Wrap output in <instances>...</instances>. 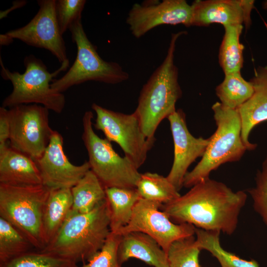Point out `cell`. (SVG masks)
<instances>
[{
  "label": "cell",
  "instance_id": "21",
  "mask_svg": "<svg viewBox=\"0 0 267 267\" xmlns=\"http://www.w3.org/2000/svg\"><path fill=\"white\" fill-rule=\"evenodd\" d=\"M110 210L111 232L116 233L130 222L135 204L140 198L136 188H105Z\"/></svg>",
  "mask_w": 267,
  "mask_h": 267
},
{
  "label": "cell",
  "instance_id": "13",
  "mask_svg": "<svg viewBox=\"0 0 267 267\" xmlns=\"http://www.w3.org/2000/svg\"><path fill=\"white\" fill-rule=\"evenodd\" d=\"M191 5L185 0H147L134 3L126 18L131 34L140 38L153 29L163 25L191 26Z\"/></svg>",
  "mask_w": 267,
  "mask_h": 267
},
{
  "label": "cell",
  "instance_id": "1",
  "mask_svg": "<svg viewBox=\"0 0 267 267\" xmlns=\"http://www.w3.org/2000/svg\"><path fill=\"white\" fill-rule=\"evenodd\" d=\"M247 197L244 191L234 192L224 183L208 178L161 209L177 223L231 235Z\"/></svg>",
  "mask_w": 267,
  "mask_h": 267
},
{
  "label": "cell",
  "instance_id": "5",
  "mask_svg": "<svg viewBox=\"0 0 267 267\" xmlns=\"http://www.w3.org/2000/svg\"><path fill=\"white\" fill-rule=\"evenodd\" d=\"M212 109L217 129L202 159L184 177L183 186L191 188L209 178L211 172L222 164L240 160L247 150L241 138V122L237 109H232L220 102Z\"/></svg>",
  "mask_w": 267,
  "mask_h": 267
},
{
  "label": "cell",
  "instance_id": "30",
  "mask_svg": "<svg viewBox=\"0 0 267 267\" xmlns=\"http://www.w3.org/2000/svg\"><path fill=\"white\" fill-rule=\"evenodd\" d=\"M121 237V235L111 232L101 249L87 263L77 267H122L117 256Z\"/></svg>",
  "mask_w": 267,
  "mask_h": 267
},
{
  "label": "cell",
  "instance_id": "17",
  "mask_svg": "<svg viewBox=\"0 0 267 267\" xmlns=\"http://www.w3.org/2000/svg\"><path fill=\"white\" fill-rule=\"evenodd\" d=\"M254 88L252 96L237 110L241 122V138L247 150L255 149L257 144L249 141L252 130L267 121V65L259 66L250 80Z\"/></svg>",
  "mask_w": 267,
  "mask_h": 267
},
{
  "label": "cell",
  "instance_id": "14",
  "mask_svg": "<svg viewBox=\"0 0 267 267\" xmlns=\"http://www.w3.org/2000/svg\"><path fill=\"white\" fill-rule=\"evenodd\" d=\"M35 161L43 185L50 189L71 188L90 170L88 161L80 165L70 162L64 151L63 137L54 130L44 153Z\"/></svg>",
  "mask_w": 267,
  "mask_h": 267
},
{
  "label": "cell",
  "instance_id": "19",
  "mask_svg": "<svg viewBox=\"0 0 267 267\" xmlns=\"http://www.w3.org/2000/svg\"><path fill=\"white\" fill-rule=\"evenodd\" d=\"M121 235L117 256L121 265L135 258L153 267H169L167 254L151 236L137 231Z\"/></svg>",
  "mask_w": 267,
  "mask_h": 267
},
{
  "label": "cell",
  "instance_id": "12",
  "mask_svg": "<svg viewBox=\"0 0 267 267\" xmlns=\"http://www.w3.org/2000/svg\"><path fill=\"white\" fill-rule=\"evenodd\" d=\"M55 0H39V9L33 19L22 27L6 34L28 45L45 49L61 64L68 60L66 48L56 16Z\"/></svg>",
  "mask_w": 267,
  "mask_h": 267
},
{
  "label": "cell",
  "instance_id": "33",
  "mask_svg": "<svg viewBox=\"0 0 267 267\" xmlns=\"http://www.w3.org/2000/svg\"><path fill=\"white\" fill-rule=\"evenodd\" d=\"M10 133L8 110L3 107H0V152L7 148Z\"/></svg>",
  "mask_w": 267,
  "mask_h": 267
},
{
  "label": "cell",
  "instance_id": "31",
  "mask_svg": "<svg viewBox=\"0 0 267 267\" xmlns=\"http://www.w3.org/2000/svg\"><path fill=\"white\" fill-rule=\"evenodd\" d=\"M85 0H58L56 1V16L63 35L76 21L82 19Z\"/></svg>",
  "mask_w": 267,
  "mask_h": 267
},
{
  "label": "cell",
  "instance_id": "11",
  "mask_svg": "<svg viewBox=\"0 0 267 267\" xmlns=\"http://www.w3.org/2000/svg\"><path fill=\"white\" fill-rule=\"evenodd\" d=\"M162 204L140 198L134 209L129 223L116 234L144 233L154 239L167 253L175 241L194 235L195 227L189 223H174L162 210Z\"/></svg>",
  "mask_w": 267,
  "mask_h": 267
},
{
  "label": "cell",
  "instance_id": "24",
  "mask_svg": "<svg viewBox=\"0 0 267 267\" xmlns=\"http://www.w3.org/2000/svg\"><path fill=\"white\" fill-rule=\"evenodd\" d=\"M196 242L201 250L209 252L220 263L222 267H260L254 260H243L225 250L220 242L219 231H207L195 227Z\"/></svg>",
  "mask_w": 267,
  "mask_h": 267
},
{
  "label": "cell",
  "instance_id": "10",
  "mask_svg": "<svg viewBox=\"0 0 267 267\" xmlns=\"http://www.w3.org/2000/svg\"><path fill=\"white\" fill-rule=\"evenodd\" d=\"M91 108L96 114L94 128L102 131L108 141L117 143L125 156L140 168L154 141L145 136L134 112L130 114L115 112L95 103Z\"/></svg>",
  "mask_w": 267,
  "mask_h": 267
},
{
  "label": "cell",
  "instance_id": "32",
  "mask_svg": "<svg viewBox=\"0 0 267 267\" xmlns=\"http://www.w3.org/2000/svg\"><path fill=\"white\" fill-rule=\"evenodd\" d=\"M255 186L248 190L253 202L255 211L261 216L267 227V156L262 169L255 177Z\"/></svg>",
  "mask_w": 267,
  "mask_h": 267
},
{
  "label": "cell",
  "instance_id": "16",
  "mask_svg": "<svg viewBox=\"0 0 267 267\" xmlns=\"http://www.w3.org/2000/svg\"><path fill=\"white\" fill-rule=\"evenodd\" d=\"M254 3L252 0H194L191 5V26L219 23L224 27L245 23L249 27Z\"/></svg>",
  "mask_w": 267,
  "mask_h": 267
},
{
  "label": "cell",
  "instance_id": "25",
  "mask_svg": "<svg viewBox=\"0 0 267 267\" xmlns=\"http://www.w3.org/2000/svg\"><path fill=\"white\" fill-rule=\"evenodd\" d=\"M136 189L140 198L162 205L180 196L167 177L154 173L141 174Z\"/></svg>",
  "mask_w": 267,
  "mask_h": 267
},
{
  "label": "cell",
  "instance_id": "35",
  "mask_svg": "<svg viewBox=\"0 0 267 267\" xmlns=\"http://www.w3.org/2000/svg\"><path fill=\"white\" fill-rule=\"evenodd\" d=\"M0 43L2 45H7L10 44L13 39L6 33L4 34H0Z\"/></svg>",
  "mask_w": 267,
  "mask_h": 267
},
{
  "label": "cell",
  "instance_id": "7",
  "mask_svg": "<svg viewBox=\"0 0 267 267\" xmlns=\"http://www.w3.org/2000/svg\"><path fill=\"white\" fill-rule=\"evenodd\" d=\"M73 42L77 46L75 60L61 78L53 80L51 88L62 93L71 87L88 81L117 84L129 79V74L117 62L104 60L96 46L88 39L82 19L70 28Z\"/></svg>",
  "mask_w": 267,
  "mask_h": 267
},
{
  "label": "cell",
  "instance_id": "9",
  "mask_svg": "<svg viewBox=\"0 0 267 267\" xmlns=\"http://www.w3.org/2000/svg\"><path fill=\"white\" fill-rule=\"evenodd\" d=\"M10 147L35 160L47 146L54 131L50 127L49 110L37 104H23L8 109Z\"/></svg>",
  "mask_w": 267,
  "mask_h": 267
},
{
  "label": "cell",
  "instance_id": "20",
  "mask_svg": "<svg viewBox=\"0 0 267 267\" xmlns=\"http://www.w3.org/2000/svg\"><path fill=\"white\" fill-rule=\"evenodd\" d=\"M72 205L71 188L50 189L44 206L43 219L45 246L54 238L64 223Z\"/></svg>",
  "mask_w": 267,
  "mask_h": 267
},
{
  "label": "cell",
  "instance_id": "4",
  "mask_svg": "<svg viewBox=\"0 0 267 267\" xmlns=\"http://www.w3.org/2000/svg\"><path fill=\"white\" fill-rule=\"evenodd\" d=\"M0 74L5 80L11 82L12 91L3 100L2 107L12 108L23 104H37L56 113H61L65 106V95L51 88L53 79L69 66V60L61 64L54 72L48 71L43 61L33 55L24 60V73L11 72L6 68L0 58Z\"/></svg>",
  "mask_w": 267,
  "mask_h": 267
},
{
  "label": "cell",
  "instance_id": "22",
  "mask_svg": "<svg viewBox=\"0 0 267 267\" xmlns=\"http://www.w3.org/2000/svg\"><path fill=\"white\" fill-rule=\"evenodd\" d=\"M71 189L75 213H88L106 198L105 187L90 170Z\"/></svg>",
  "mask_w": 267,
  "mask_h": 267
},
{
  "label": "cell",
  "instance_id": "36",
  "mask_svg": "<svg viewBox=\"0 0 267 267\" xmlns=\"http://www.w3.org/2000/svg\"><path fill=\"white\" fill-rule=\"evenodd\" d=\"M262 7L263 9L267 10V0H265L262 2Z\"/></svg>",
  "mask_w": 267,
  "mask_h": 267
},
{
  "label": "cell",
  "instance_id": "3",
  "mask_svg": "<svg viewBox=\"0 0 267 267\" xmlns=\"http://www.w3.org/2000/svg\"><path fill=\"white\" fill-rule=\"evenodd\" d=\"M186 32L171 34L166 55L143 86L134 111L146 138L155 140L154 134L160 123L176 111V104L181 97L178 70L175 64L177 42Z\"/></svg>",
  "mask_w": 267,
  "mask_h": 267
},
{
  "label": "cell",
  "instance_id": "27",
  "mask_svg": "<svg viewBox=\"0 0 267 267\" xmlns=\"http://www.w3.org/2000/svg\"><path fill=\"white\" fill-rule=\"evenodd\" d=\"M33 248L24 234L11 223L0 217V264L32 251Z\"/></svg>",
  "mask_w": 267,
  "mask_h": 267
},
{
  "label": "cell",
  "instance_id": "6",
  "mask_svg": "<svg viewBox=\"0 0 267 267\" xmlns=\"http://www.w3.org/2000/svg\"><path fill=\"white\" fill-rule=\"evenodd\" d=\"M50 191L43 184H0V217L14 225L39 251L45 247L43 219Z\"/></svg>",
  "mask_w": 267,
  "mask_h": 267
},
{
  "label": "cell",
  "instance_id": "2",
  "mask_svg": "<svg viewBox=\"0 0 267 267\" xmlns=\"http://www.w3.org/2000/svg\"><path fill=\"white\" fill-rule=\"evenodd\" d=\"M110 216L106 198L88 213L71 210L55 236L41 251L76 264L89 261L101 249L111 233Z\"/></svg>",
  "mask_w": 267,
  "mask_h": 267
},
{
  "label": "cell",
  "instance_id": "15",
  "mask_svg": "<svg viewBox=\"0 0 267 267\" xmlns=\"http://www.w3.org/2000/svg\"><path fill=\"white\" fill-rule=\"evenodd\" d=\"M174 145V156L171 170L166 177L179 191L187 169L196 159L202 157L209 143V137H195L188 130L185 113L181 109L168 117Z\"/></svg>",
  "mask_w": 267,
  "mask_h": 267
},
{
  "label": "cell",
  "instance_id": "26",
  "mask_svg": "<svg viewBox=\"0 0 267 267\" xmlns=\"http://www.w3.org/2000/svg\"><path fill=\"white\" fill-rule=\"evenodd\" d=\"M224 75L223 81L216 89V94L223 105L237 109L252 96L253 87L242 77L241 72Z\"/></svg>",
  "mask_w": 267,
  "mask_h": 267
},
{
  "label": "cell",
  "instance_id": "28",
  "mask_svg": "<svg viewBox=\"0 0 267 267\" xmlns=\"http://www.w3.org/2000/svg\"><path fill=\"white\" fill-rule=\"evenodd\" d=\"M201 250L194 235L174 242L167 253L169 267H201L199 262Z\"/></svg>",
  "mask_w": 267,
  "mask_h": 267
},
{
  "label": "cell",
  "instance_id": "8",
  "mask_svg": "<svg viewBox=\"0 0 267 267\" xmlns=\"http://www.w3.org/2000/svg\"><path fill=\"white\" fill-rule=\"evenodd\" d=\"M93 114L86 111L83 117L82 139L87 150L90 170L105 188H136L141 174L126 156L121 157L111 142L95 134L93 128Z\"/></svg>",
  "mask_w": 267,
  "mask_h": 267
},
{
  "label": "cell",
  "instance_id": "34",
  "mask_svg": "<svg viewBox=\"0 0 267 267\" xmlns=\"http://www.w3.org/2000/svg\"><path fill=\"white\" fill-rule=\"evenodd\" d=\"M27 1L25 0H17L13 2L12 6L4 11H0V19H1L7 16V15L13 9H15L25 5Z\"/></svg>",
  "mask_w": 267,
  "mask_h": 267
},
{
  "label": "cell",
  "instance_id": "23",
  "mask_svg": "<svg viewBox=\"0 0 267 267\" xmlns=\"http://www.w3.org/2000/svg\"><path fill=\"white\" fill-rule=\"evenodd\" d=\"M243 28L240 24L224 26L219 59L224 75L240 72L243 67L244 46L240 42Z\"/></svg>",
  "mask_w": 267,
  "mask_h": 267
},
{
  "label": "cell",
  "instance_id": "18",
  "mask_svg": "<svg viewBox=\"0 0 267 267\" xmlns=\"http://www.w3.org/2000/svg\"><path fill=\"white\" fill-rule=\"evenodd\" d=\"M0 184L33 186L43 183L36 161L9 146L0 152Z\"/></svg>",
  "mask_w": 267,
  "mask_h": 267
},
{
  "label": "cell",
  "instance_id": "29",
  "mask_svg": "<svg viewBox=\"0 0 267 267\" xmlns=\"http://www.w3.org/2000/svg\"><path fill=\"white\" fill-rule=\"evenodd\" d=\"M76 263L54 255L30 251L6 262L0 267H77Z\"/></svg>",
  "mask_w": 267,
  "mask_h": 267
}]
</instances>
